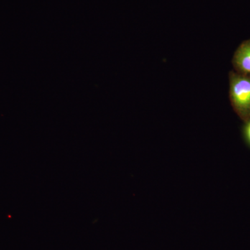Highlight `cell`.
Returning <instances> with one entry per match:
<instances>
[{
  "label": "cell",
  "mask_w": 250,
  "mask_h": 250,
  "mask_svg": "<svg viewBox=\"0 0 250 250\" xmlns=\"http://www.w3.org/2000/svg\"><path fill=\"white\" fill-rule=\"evenodd\" d=\"M243 133L247 143L250 146V118L248 121L245 122Z\"/></svg>",
  "instance_id": "cell-3"
},
{
  "label": "cell",
  "mask_w": 250,
  "mask_h": 250,
  "mask_svg": "<svg viewBox=\"0 0 250 250\" xmlns=\"http://www.w3.org/2000/svg\"><path fill=\"white\" fill-rule=\"evenodd\" d=\"M229 80V98L237 115L246 122L250 118V76L231 71Z\"/></svg>",
  "instance_id": "cell-1"
},
{
  "label": "cell",
  "mask_w": 250,
  "mask_h": 250,
  "mask_svg": "<svg viewBox=\"0 0 250 250\" xmlns=\"http://www.w3.org/2000/svg\"><path fill=\"white\" fill-rule=\"evenodd\" d=\"M232 64L235 72L250 76V39L243 41L237 48Z\"/></svg>",
  "instance_id": "cell-2"
}]
</instances>
